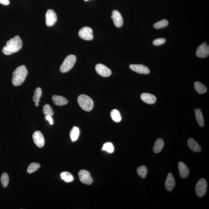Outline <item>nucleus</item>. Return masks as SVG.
<instances>
[{"mask_svg":"<svg viewBox=\"0 0 209 209\" xmlns=\"http://www.w3.org/2000/svg\"><path fill=\"white\" fill-rule=\"evenodd\" d=\"M196 118L197 123L201 127L204 126V120L202 112L200 108H197L195 110Z\"/></svg>","mask_w":209,"mask_h":209,"instance_id":"nucleus-20","label":"nucleus"},{"mask_svg":"<svg viewBox=\"0 0 209 209\" xmlns=\"http://www.w3.org/2000/svg\"><path fill=\"white\" fill-rule=\"evenodd\" d=\"M70 138L72 142L78 140L79 135V130L78 127H74L70 132Z\"/></svg>","mask_w":209,"mask_h":209,"instance_id":"nucleus-22","label":"nucleus"},{"mask_svg":"<svg viewBox=\"0 0 209 209\" xmlns=\"http://www.w3.org/2000/svg\"><path fill=\"white\" fill-rule=\"evenodd\" d=\"M97 73L105 77L109 76L112 74L111 71L107 66L101 64H98L95 66Z\"/></svg>","mask_w":209,"mask_h":209,"instance_id":"nucleus-11","label":"nucleus"},{"mask_svg":"<svg viewBox=\"0 0 209 209\" xmlns=\"http://www.w3.org/2000/svg\"><path fill=\"white\" fill-rule=\"evenodd\" d=\"M166 40L163 38H159L155 39L153 41V43L155 46H160L165 43Z\"/></svg>","mask_w":209,"mask_h":209,"instance_id":"nucleus-32","label":"nucleus"},{"mask_svg":"<svg viewBox=\"0 0 209 209\" xmlns=\"http://www.w3.org/2000/svg\"><path fill=\"white\" fill-rule=\"evenodd\" d=\"M195 110H196L194 109V111L195 112Z\"/></svg>","mask_w":209,"mask_h":209,"instance_id":"nucleus-36","label":"nucleus"},{"mask_svg":"<svg viewBox=\"0 0 209 209\" xmlns=\"http://www.w3.org/2000/svg\"><path fill=\"white\" fill-rule=\"evenodd\" d=\"M9 0H0V4L2 5L7 6L9 4Z\"/></svg>","mask_w":209,"mask_h":209,"instance_id":"nucleus-34","label":"nucleus"},{"mask_svg":"<svg viewBox=\"0 0 209 209\" xmlns=\"http://www.w3.org/2000/svg\"><path fill=\"white\" fill-rule=\"evenodd\" d=\"M110 116L112 120L116 123H119L121 120V116L118 110L114 109L112 110L110 112Z\"/></svg>","mask_w":209,"mask_h":209,"instance_id":"nucleus-24","label":"nucleus"},{"mask_svg":"<svg viewBox=\"0 0 209 209\" xmlns=\"http://www.w3.org/2000/svg\"><path fill=\"white\" fill-rule=\"evenodd\" d=\"M78 35L82 39L86 40H91L94 38L93 30L90 28L85 27L80 30Z\"/></svg>","mask_w":209,"mask_h":209,"instance_id":"nucleus-7","label":"nucleus"},{"mask_svg":"<svg viewBox=\"0 0 209 209\" xmlns=\"http://www.w3.org/2000/svg\"><path fill=\"white\" fill-rule=\"evenodd\" d=\"M168 22L166 20H163L155 23L153 27L155 28L159 29L166 27L168 25Z\"/></svg>","mask_w":209,"mask_h":209,"instance_id":"nucleus-29","label":"nucleus"},{"mask_svg":"<svg viewBox=\"0 0 209 209\" xmlns=\"http://www.w3.org/2000/svg\"><path fill=\"white\" fill-rule=\"evenodd\" d=\"M52 100L53 104L56 105L61 106L65 105L68 103V100L61 96L53 95L52 97Z\"/></svg>","mask_w":209,"mask_h":209,"instance_id":"nucleus-17","label":"nucleus"},{"mask_svg":"<svg viewBox=\"0 0 209 209\" xmlns=\"http://www.w3.org/2000/svg\"><path fill=\"white\" fill-rule=\"evenodd\" d=\"M111 18L112 19L114 24L116 27L120 28L123 25V17L120 13L117 10L113 11Z\"/></svg>","mask_w":209,"mask_h":209,"instance_id":"nucleus-13","label":"nucleus"},{"mask_svg":"<svg viewBox=\"0 0 209 209\" xmlns=\"http://www.w3.org/2000/svg\"><path fill=\"white\" fill-rule=\"evenodd\" d=\"M78 101L79 106L86 111L89 112L94 107V103L90 97L86 95H81L78 97Z\"/></svg>","mask_w":209,"mask_h":209,"instance_id":"nucleus-3","label":"nucleus"},{"mask_svg":"<svg viewBox=\"0 0 209 209\" xmlns=\"http://www.w3.org/2000/svg\"><path fill=\"white\" fill-rule=\"evenodd\" d=\"M102 150L106 151L108 153H112L114 151V147L113 144L110 142L105 143L103 145Z\"/></svg>","mask_w":209,"mask_h":209,"instance_id":"nucleus-27","label":"nucleus"},{"mask_svg":"<svg viewBox=\"0 0 209 209\" xmlns=\"http://www.w3.org/2000/svg\"><path fill=\"white\" fill-rule=\"evenodd\" d=\"M78 176L81 182L82 183L91 185L93 182V179L90 174L88 171L85 170H81L78 173Z\"/></svg>","mask_w":209,"mask_h":209,"instance_id":"nucleus-6","label":"nucleus"},{"mask_svg":"<svg viewBox=\"0 0 209 209\" xmlns=\"http://www.w3.org/2000/svg\"><path fill=\"white\" fill-rule=\"evenodd\" d=\"M40 165L37 163H32L29 165L27 168V172L29 174H32L35 172L40 168Z\"/></svg>","mask_w":209,"mask_h":209,"instance_id":"nucleus-25","label":"nucleus"},{"mask_svg":"<svg viewBox=\"0 0 209 209\" xmlns=\"http://www.w3.org/2000/svg\"><path fill=\"white\" fill-rule=\"evenodd\" d=\"M33 141L39 148H42L45 145V139L42 133L40 131L35 132L32 136Z\"/></svg>","mask_w":209,"mask_h":209,"instance_id":"nucleus-9","label":"nucleus"},{"mask_svg":"<svg viewBox=\"0 0 209 209\" xmlns=\"http://www.w3.org/2000/svg\"><path fill=\"white\" fill-rule=\"evenodd\" d=\"M178 168L180 177L182 178H188L189 173V169L183 162H181L178 163Z\"/></svg>","mask_w":209,"mask_h":209,"instance_id":"nucleus-15","label":"nucleus"},{"mask_svg":"<svg viewBox=\"0 0 209 209\" xmlns=\"http://www.w3.org/2000/svg\"><path fill=\"white\" fill-rule=\"evenodd\" d=\"M61 178L65 182H71L74 181V177L72 174L68 172H64L61 174Z\"/></svg>","mask_w":209,"mask_h":209,"instance_id":"nucleus-23","label":"nucleus"},{"mask_svg":"<svg viewBox=\"0 0 209 209\" xmlns=\"http://www.w3.org/2000/svg\"><path fill=\"white\" fill-rule=\"evenodd\" d=\"M137 171L138 175L142 178H145L147 175V169L145 165H141L138 167Z\"/></svg>","mask_w":209,"mask_h":209,"instance_id":"nucleus-26","label":"nucleus"},{"mask_svg":"<svg viewBox=\"0 0 209 209\" xmlns=\"http://www.w3.org/2000/svg\"><path fill=\"white\" fill-rule=\"evenodd\" d=\"M85 1H88V0H85Z\"/></svg>","mask_w":209,"mask_h":209,"instance_id":"nucleus-37","label":"nucleus"},{"mask_svg":"<svg viewBox=\"0 0 209 209\" xmlns=\"http://www.w3.org/2000/svg\"><path fill=\"white\" fill-rule=\"evenodd\" d=\"M164 145V142L162 139L159 138L155 142L153 147V152L155 153H159L161 152Z\"/></svg>","mask_w":209,"mask_h":209,"instance_id":"nucleus-19","label":"nucleus"},{"mask_svg":"<svg viewBox=\"0 0 209 209\" xmlns=\"http://www.w3.org/2000/svg\"><path fill=\"white\" fill-rule=\"evenodd\" d=\"M194 88L197 93L203 94L207 92V88L205 85L199 81H196L194 83Z\"/></svg>","mask_w":209,"mask_h":209,"instance_id":"nucleus-21","label":"nucleus"},{"mask_svg":"<svg viewBox=\"0 0 209 209\" xmlns=\"http://www.w3.org/2000/svg\"><path fill=\"white\" fill-rule=\"evenodd\" d=\"M57 20V16L56 13L53 10H47L46 14V25L48 27H51L56 23Z\"/></svg>","mask_w":209,"mask_h":209,"instance_id":"nucleus-8","label":"nucleus"},{"mask_svg":"<svg viewBox=\"0 0 209 209\" xmlns=\"http://www.w3.org/2000/svg\"><path fill=\"white\" fill-rule=\"evenodd\" d=\"M207 184L204 178H201L197 182L195 187V191L197 195L202 197L205 195L207 192Z\"/></svg>","mask_w":209,"mask_h":209,"instance_id":"nucleus-5","label":"nucleus"},{"mask_svg":"<svg viewBox=\"0 0 209 209\" xmlns=\"http://www.w3.org/2000/svg\"><path fill=\"white\" fill-rule=\"evenodd\" d=\"M35 106L36 107H38L39 106L38 102L35 103Z\"/></svg>","mask_w":209,"mask_h":209,"instance_id":"nucleus-35","label":"nucleus"},{"mask_svg":"<svg viewBox=\"0 0 209 209\" xmlns=\"http://www.w3.org/2000/svg\"><path fill=\"white\" fill-rule=\"evenodd\" d=\"M141 98L144 102L149 104H155L156 101V97L154 95L148 93L142 94Z\"/></svg>","mask_w":209,"mask_h":209,"instance_id":"nucleus-16","label":"nucleus"},{"mask_svg":"<svg viewBox=\"0 0 209 209\" xmlns=\"http://www.w3.org/2000/svg\"><path fill=\"white\" fill-rule=\"evenodd\" d=\"M43 112L45 115L53 116L54 114L53 110L50 106L49 104H46L43 107Z\"/></svg>","mask_w":209,"mask_h":209,"instance_id":"nucleus-31","label":"nucleus"},{"mask_svg":"<svg viewBox=\"0 0 209 209\" xmlns=\"http://www.w3.org/2000/svg\"><path fill=\"white\" fill-rule=\"evenodd\" d=\"M130 68L132 71L141 74L147 75L150 72L149 68L142 64H131Z\"/></svg>","mask_w":209,"mask_h":209,"instance_id":"nucleus-12","label":"nucleus"},{"mask_svg":"<svg viewBox=\"0 0 209 209\" xmlns=\"http://www.w3.org/2000/svg\"><path fill=\"white\" fill-rule=\"evenodd\" d=\"M28 74L27 68L24 65L18 67L13 73L12 82L14 86L22 85L24 82Z\"/></svg>","mask_w":209,"mask_h":209,"instance_id":"nucleus-2","label":"nucleus"},{"mask_svg":"<svg viewBox=\"0 0 209 209\" xmlns=\"http://www.w3.org/2000/svg\"><path fill=\"white\" fill-rule=\"evenodd\" d=\"M196 55L200 58H205L209 56V46L204 42L197 47Z\"/></svg>","mask_w":209,"mask_h":209,"instance_id":"nucleus-10","label":"nucleus"},{"mask_svg":"<svg viewBox=\"0 0 209 209\" xmlns=\"http://www.w3.org/2000/svg\"><path fill=\"white\" fill-rule=\"evenodd\" d=\"M76 58L75 55H70L67 57L61 65L60 70L63 73L69 72L72 69L76 62Z\"/></svg>","mask_w":209,"mask_h":209,"instance_id":"nucleus-4","label":"nucleus"},{"mask_svg":"<svg viewBox=\"0 0 209 209\" xmlns=\"http://www.w3.org/2000/svg\"><path fill=\"white\" fill-rule=\"evenodd\" d=\"M22 41L19 36L16 35L6 42L2 51L6 55H11L19 51L22 47Z\"/></svg>","mask_w":209,"mask_h":209,"instance_id":"nucleus-1","label":"nucleus"},{"mask_svg":"<svg viewBox=\"0 0 209 209\" xmlns=\"http://www.w3.org/2000/svg\"><path fill=\"white\" fill-rule=\"evenodd\" d=\"M42 91L40 88H36L35 91L34 95L33 96V101L35 103L39 102L40 101V99L42 96Z\"/></svg>","mask_w":209,"mask_h":209,"instance_id":"nucleus-28","label":"nucleus"},{"mask_svg":"<svg viewBox=\"0 0 209 209\" xmlns=\"http://www.w3.org/2000/svg\"><path fill=\"white\" fill-rule=\"evenodd\" d=\"M45 118L50 123V125H53V119L52 118V116L51 115H46L45 116Z\"/></svg>","mask_w":209,"mask_h":209,"instance_id":"nucleus-33","label":"nucleus"},{"mask_svg":"<svg viewBox=\"0 0 209 209\" xmlns=\"http://www.w3.org/2000/svg\"><path fill=\"white\" fill-rule=\"evenodd\" d=\"M9 177L8 174L6 173H4L1 175V184L4 188H6L9 183Z\"/></svg>","mask_w":209,"mask_h":209,"instance_id":"nucleus-30","label":"nucleus"},{"mask_svg":"<svg viewBox=\"0 0 209 209\" xmlns=\"http://www.w3.org/2000/svg\"><path fill=\"white\" fill-rule=\"evenodd\" d=\"M175 182L172 174L169 173L167 176L165 182V187L168 191H172L175 187Z\"/></svg>","mask_w":209,"mask_h":209,"instance_id":"nucleus-14","label":"nucleus"},{"mask_svg":"<svg viewBox=\"0 0 209 209\" xmlns=\"http://www.w3.org/2000/svg\"><path fill=\"white\" fill-rule=\"evenodd\" d=\"M188 147L191 150L195 152H200L202 150L201 148L194 139L190 138L188 141Z\"/></svg>","mask_w":209,"mask_h":209,"instance_id":"nucleus-18","label":"nucleus"}]
</instances>
